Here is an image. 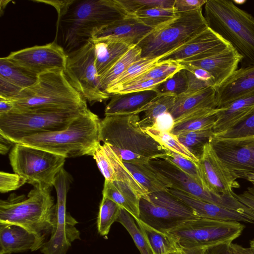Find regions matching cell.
<instances>
[{
  "label": "cell",
  "instance_id": "2",
  "mask_svg": "<svg viewBox=\"0 0 254 254\" xmlns=\"http://www.w3.org/2000/svg\"><path fill=\"white\" fill-rule=\"evenodd\" d=\"M138 114L105 116L100 120V141L108 144L123 163L144 164L166 154L139 124Z\"/></svg>",
  "mask_w": 254,
  "mask_h": 254
},
{
  "label": "cell",
  "instance_id": "28",
  "mask_svg": "<svg viewBox=\"0 0 254 254\" xmlns=\"http://www.w3.org/2000/svg\"><path fill=\"white\" fill-rule=\"evenodd\" d=\"M103 197L108 198L128 212L134 219L139 217V197L127 184L118 181L105 180Z\"/></svg>",
  "mask_w": 254,
  "mask_h": 254
},
{
  "label": "cell",
  "instance_id": "45",
  "mask_svg": "<svg viewBox=\"0 0 254 254\" xmlns=\"http://www.w3.org/2000/svg\"><path fill=\"white\" fill-rule=\"evenodd\" d=\"M164 150L166 154L164 156L166 158L174 163L205 189L201 174L197 165L198 162L196 163L171 150Z\"/></svg>",
  "mask_w": 254,
  "mask_h": 254
},
{
  "label": "cell",
  "instance_id": "44",
  "mask_svg": "<svg viewBox=\"0 0 254 254\" xmlns=\"http://www.w3.org/2000/svg\"><path fill=\"white\" fill-rule=\"evenodd\" d=\"M129 15L137 11L161 7L174 8L175 0H116Z\"/></svg>",
  "mask_w": 254,
  "mask_h": 254
},
{
  "label": "cell",
  "instance_id": "42",
  "mask_svg": "<svg viewBox=\"0 0 254 254\" xmlns=\"http://www.w3.org/2000/svg\"><path fill=\"white\" fill-rule=\"evenodd\" d=\"M188 86L187 70L183 68L160 83L154 90L159 95L171 94L179 96L187 91Z\"/></svg>",
  "mask_w": 254,
  "mask_h": 254
},
{
  "label": "cell",
  "instance_id": "64",
  "mask_svg": "<svg viewBox=\"0 0 254 254\" xmlns=\"http://www.w3.org/2000/svg\"><path fill=\"white\" fill-rule=\"evenodd\" d=\"M167 254H179L178 253V250L177 251H174V252H170Z\"/></svg>",
  "mask_w": 254,
  "mask_h": 254
},
{
  "label": "cell",
  "instance_id": "36",
  "mask_svg": "<svg viewBox=\"0 0 254 254\" xmlns=\"http://www.w3.org/2000/svg\"><path fill=\"white\" fill-rule=\"evenodd\" d=\"M177 97L171 94L158 95L144 111V115L139 121L142 128L145 129L152 127L158 116L170 111L174 105Z\"/></svg>",
  "mask_w": 254,
  "mask_h": 254
},
{
  "label": "cell",
  "instance_id": "58",
  "mask_svg": "<svg viewBox=\"0 0 254 254\" xmlns=\"http://www.w3.org/2000/svg\"><path fill=\"white\" fill-rule=\"evenodd\" d=\"M15 144L0 133V153L1 155L6 154Z\"/></svg>",
  "mask_w": 254,
  "mask_h": 254
},
{
  "label": "cell",
  "instance_id": "31",
  "mask_svg": "<svg viewBox=\"0 0 254 254\" xmlns=\"http://www.w3.org/2000/svg\"><path fill=\"white\" fill-rule=\"evenodd\" d=\"M162 57L150 59L141 58L131 64L123 74L114 80L105 90L112 95L118 93L124 86L159 64Z\"/></svg>",
  "mask_w": 254,
  "mask_h": 254
},
{
  "label": "cell",
  "instance_id": "60",
  "mask_svg": "<svg viewBox=\"0 0 254 254\" xmlns=\"http://www.w3.org/2000/svg\"><path fill=\"white\" fill-rule=\"evenodd\" d=\"M207 247H198L191 249L179 248V254H204Z\"/></svg>",
  "mask_w": 254,
  "mask_h": 254
},
{
  "label": "cell",
  "instance_id": "19",
  "mask_svg": "<svg viewBox=\"0 0 254 254\" xmlns=\"http://www.w3.org/2000/svg\"><path fill=\"white\" fill-rule=\"evenodd\" d=\"M153 29L133 15H128L95 31L91 40L109 39L130 45H137Z\"/></svg>",
  "mask_w": 254,
  "mask_h": 254
},
{
  "label": "cell",
  "instance_id": "25",
  "mask_svg": "<svg viewBox=\"0 0 254 254\" xmlns=\"http://www.w3.org/2000/svg\"><path fill=\"white\" fill-rule=\"evenodd\" d=\"M219 109L213 127L214 134L240 124L254 113V91Z\"/></svg>",
  "mask_w": 254,
  "mask_h": 254
},
{
  "label": "cell",
  "instance_id": "41",
  "mask_svg": "<svg viewBox=\"0 0 254 254\" xmlns=\"http://www.w3.org/2000/svg\"><path fill=\"white\" fill-rule=\"evenodd\" d=\"M121 209V207L115 202L103 196L97 220V230L100 235L108 234L112 225L118 218Z\"/></svg>",
  "mask_w": 254,
  "mask_h": 254
},
{
  "label": "cell",
  "instance_id": "59",
  "mask_svg": "<svg viewBox=\"0 0 254 254\" xmlns=\"http://www.w3.org/2000/svg\"><path fill=\"white\" fill-rule=\"evenodd\" d=\"M13 108V104L10 100L0 97V114L10 112Z\"/></svg>",
  "mask_w": 254,
  "mask_h": 254
},
{
  "label": "cell",
  "instance_id": "1",
  "mask_svg": "<svg viewBox=\"0 0 254 254\" xmlns=\"http://www.w3.org/2000/svg\"><path fill=\"white\" fill-rule=\"evenodd\" d=\"M128 15L116 0H73L58 18V44L67 54L90 41L95 31Z\"/></svg>",
  "mask_w": 254,
  "mask_h": 254
},
{
  "label": "cell",
  "instance_id": "56",
  "mask_svg": "<svg viewBox=\"0 0 254 254\" xmlns=\"http://www.w3.org/2000/svg\"><path fill=\"white\" fill-rule=\"evenodd\" d=\"M73 0H34L35 2H43L54 6L57 11L58 17L60 18L66 11L68 7Z\"/></svg>",
  "mask_w": 254,
  "mask_h": 254
},
{
  "label": "cell",
  "instance_id": "55",
  "mask_svg": "<svg viewBox=\"0 0 254 254\" xmlns=\"http://www.w3.org/2000/svg\"><path fill=\"white\" fill-rule=\"evenodd\" d=\"M231 243H222L208 247L204 254H233L231 247Z\"/></svg>",
  "mask_w": 254,
  "mask_h": 254
},
{
  "label": "cell",
  "instance_id": "54",
  "mask_svg": "<svg viewBox=\"0 0 254 254\" xmlns=\"http://www.w3.org/2000/svg\"><path fill=\"white\" fill-rule=\"evenodd\" d=\"M187 72L188 86L187 90L185 93L193 92L208 87H213L210 83L196 78L191 72L187 70Z\"/></svg>",
  "mask_w": 254,
  "mask_h": 254
},
{
  "label": "cell",
  "instance_id": "9",
  "mask_svg": "<svg viewBox=\"0 0 254 254\" xmlns=\"http://www.w3.org/2000/svg\"><path fill=\"white\" fill-rule=\"evenodd\" d=\"M14 172L34 187L50 190L56 176L64 168L65 158L50 152L15 143L9 154Z\"/></svg>",
  "mask_w": 254,
  "mask_h": 254
},
{
  "label": "cell",
  "instance_id": "33",
  "mask_svg": "<svg viewBox=\"0 0 254 254\" xmlns=\"http://www.w3.org/2000/svg\"><path fill=\"white\" fill-rule=\"evenodd\" d=\"M135 220L154 254H167L178 250L176 242L167 233L155 229L138 219Z\"/></svg>",
  "mask_w": 254,
  "mask_h": 254
},
{
  "label": "cell",
  "instance_id": "57",
  "mask_svg": "<svg viewBox=\"0 0 254 254\" xmlns=\"http://www.w3.org/2000/svg\"><path fill=\"white\" fill-rule=\"evenodd\" d=\"M234 196L242 203L254 210V194L247 190L243 192L234 194Z\"/></svg>",
  "mask_w": 254,
  "mask_h": 254
},
{
  "label": "cell",
  "instance_id": "47",
  "mask_svg": "<svg viewBox=\"0 0 254 254\" xmlns=\"http://www.w3.org/2000/svg\"><path fill=\"white\" fill-rule=\"evenodd\" d=\"M92 156L105 180L109 182L114 181L115 180L114 172L103 145L99 144Z\"/></svg>",
  "mask_w": 254,
  "mask_h": 254
},
{
  "label": "cell",
  "instance_id": "38",
  "mask_svg": "<svg viewBox=\"0 0 254 254\" xmlns=\"http://www.w3.org/2000/svg\"><path fill=\"white\" fill-rule=\"evenodd\" d=\"M116 222L126 229L141 254H154L134 218L128 212L121 208Z\"/></svg>",
  "mask_w": 254,
  "mask_h": 254
},
{
  "label": "cell",
  "instance_id": "62",
  "mask_svg": "<svg viewBox=\"0 0 254 254\" xmlns=\"http://www.w3.org/2000/svg\"><path fill=\"white\" fill-rule=\"evenodd\" d=\"M246 179L251 183H254V173H251L247 175Z\"/></svg>",
  "mask_w": 254,
  "mask_h": 254
},
{
  "label": "cell",
  "instance_id": "16",
  "mask_svg": "<svg viewBox=\"0 0 254 254\" xmlns=\"http://www.w3.org/2000/svg\"><path fill=\"white\" fill-rule=\"evenodd\" d=\"M7 60L39 75L50 70L65 69L67 54L55 41L11 52Z\"/></svg>",
  "mask_w": 254,
  "mask_h": 254
},
{
  "label": "cell",
  "instance_id": "32",
  "mask_svg": "<svg viewBox=\"0 0 254 254\" xmlns=\"http://www.w3.org/2000/svg\"><path fill=\"white\" fill-rule=\"evenodd\" d=\"M102 145L113 169L115 180L127 184L139 197L148 199V191L133 178L120 157L108 144Z\"/></svg>",
  "mask_w": 254,
  "mask_h": 254
},
{
  "label": "cell",
  "instance_id": "63",
  "mask_svg": "<svg viewBox=\"0 0 254 254\" xmlns=\"http://www.w3.org/2000/svg\"><path fill=\"white\" fill-rule=\"evenodd\" d=\"M249 248L251 249V250L252 252V254H254V239L250 240Z\"/></svg>",
  "mask_w": 254,
  "mask_h": 254
},
{
  "label": "cell",
  "instance_id": "48",
  "mask_svg": "<svg viewBox=\"0 0 254 254\" xmlns=\"http://www.w3.org/2000/svg\"><path fill=\"white\" fill-rule=\"evenodd\" d=\"M25 180L16 173H9L4 172H0V191L6 193L17 190L24 184Z\"/></svg>",
  "mask_w": 254,
  "mask_h": 254
},
{
  "label": "cell",
  "instance_id": "18",
  "mask_svg": "<svg viewBox=\"0 0 254 254\" xmlns=\"http://www.w3.org/2000/svg\"><path fill=\"white\" fill-rule=\"evenodd\" d=\"M232 47L208 26L159 62H191L203 59Z\"/></svg>",
  "mask_w": 254,
  "mask_h": 254
},
{
  "label": "cell",
  "instance_id": "10",
  "mask_svg": "<svg viewBox=\"0 0 254 254\" xmlns=\"http://www.w3.org/2000/svg\"><path fill=\"white\" fill-rule=\"evenodd\" d=\"M245 227L239 222L199 217L166 233L179 248L191 249L232 242L241 236Z\"/></svg>",
  "mask_w": 254,
  "mask_h": 254
},
{
  "label": "cell",
  "instance_id": "30",
  "mask_svg": "<svg viewBox=\"0 0 254 254\" xmlns=\"http://www.w3.org/2000/svg\"><path fill=\"white\" fill-rule=\"evenodd\" d=\"M136 181L149 193L166 190L169 183L149 164L124 163Z\"/></svg>",
  "mask_w": 254,
  "mask_h": 254
},
{
  "label": "cell",
  "instance_id": "22",
  "mask_svg": "<svg viewBox=\"0 0 254 254\" xmlns=\"http://www.w3.org/2000/svg\"><path fill=\"white\" fill-rule=\"evenodd\" d=\"M243 57L233 47L211 57L185 62L208 71L213 77L214 89L221 85L238 69Z\"/></svg>",
  "mask_w": 254,
  "mask_h": 254
},
{
  "label": "cell",
  "instance_id": "50",
  "mask_svg": "<svg viewBox=\"0 0 254 254\" xmlns=\"http://www.w3.org/2000/svg\"><path fill=\"white\" fill-rule=\"evenodd\" d=\"M175 125L174 117L169 112H167L158 116L150 128L160 131L171 132Z\"/></svg>",
  "mask_w": 254,
  "mask_h": 254
},
{
  "label": "cell",
  "instance_id": "46",
  "mask_svg": "<svg viewBox=\"0 0 254 254\" xmlns=\"http://www.w3.org/2000/svg\"><path fill=\"white\" fill-rule=\"evenodd\" d=\"M254 135V113L240 124L223 131L214 134L219 138L233 139Z\"/></svg>",
  "mask_w": 254,
  "mask_h": 254
},
{
  "label": "cell",
  "instance_id": "7",
  "mask_svg": "<svg viewBox=\"0 0 254 254\" xmlns=\"http://www.w3.org/2000/svg\"><path fill=\"white\" fill-rule=\"evenodd\" d=\"M10 100L13 109H17L87 107L86 100L70 83L64 70L60 69L39 74L34 85L22 89Z\"/></svg>",
  "mask_w": 254,
  "mask_h": 254
},
{
  "label": "cell",
  "instance_id": "37",
  "mask_svg": "<svg viewBox=\"0 0 254 254\" xmlns=\"http://www.w3.org/2000/svg\"><path fill=\"white\" fill-rule=\"evenodd\" d=\"M179 13L174 8L157 7L137 11L133 16L144 24L155 29L176 18Z\"/></svg>",
  "mask_w": 254,
  "mask_h": 254
},
{
  "label": "cell",
  "instance_id": "24",
  "mask_svg": "<svg viewBox=\"0 0 254 254\" xmlns=\"http://www.w3.org/2000/svg\"><path fill=\"white\" fill-rule=\"evenodd\" d=\"M158 96L153 90L112 94L105 109V115L139 114Z\"/></svg>",
  "mask_w": 254,
  "mask_h": 254
},
{
  "label": "cell",
  "instance_id": "23",
  "mask_svg": "<svg viewBox=\"0 0 254 254\" xmlns=\"http://www.w3.org/2000/svg\"><path fill=\"white\" fill-rule=\"evenodd\" d=\"M167 190L190 207L199 217L254 224L250 218L236 211L204 201L181 190L171 188Z\"/></svg>",
  "mask_w": 254,
  "mask_h": 254
},
{
  "label": "cell",
  "instance_id": "3",
  "mask_svg": "<svg viewBox=\"0 0 254 254\" xmlns=\"http://www.w3.org/2000/svg\"><path fill=\"white\" fill-rule=\"evenodd\" d=\"M100 120L88 109L64 129L31 135L16 143L41 149L64 158L92 156L100 144Z\"/></svg>",
  "mask_w": 254,
  "mask_h": 254
},
{
  "label": "cell",
  "instance_id": "52",
  "mask_svg": "<svg viewBox=\"0 0 254 254\" xmlns=\"http://www.w3.org/2000/svg\"><path fill=\"white\" fill-rule=\"evenodd\" d=\"M22 90L20 87L0 76V97L12 100Z\"/></svg>",
  "mask_w": 254,
  "mask_h": 254
},
{
  "label": "cell",
  "instance_id": "29",
  "mask_svg": "<svg viewBox=\"0 0 254 254\" xmlns=\"http://www.w3.org/2000/svg\"><path fill=\"white\" fill-rule=\"evenodd\" d=\"M219 111V108H206L191 113L176 121L170 133L178 136L190 131L213 128Z\"/></svg>",
  "mask_w": 254,
  "mask_h": 254
},
{
  "label": "cell",
  "instance_id": "15",
  "mask_svg": "<svg viewBox=\"0 0 254 254\" xmlns=\"http://www.w3.org/2000/svg\"><path fill=\"white\" fill-rule=\"evenodd\" d=\"M211 144L223 163L238 179L254 173V135L224 139L214 137Z\"/></svg>",
  "mask_w": 254,
  "mask_h": 254
},
{
  "label": "cell",
  "instance_id": "8",
  "mask_svg": "<svg viewBox=\"0 0 254 254\" xmlns=\"http://www.w3.org/2000/svg\"><path fill=\"white\" fill-rule=\"evenodd\" d=\"M179 13L176 18L154 29L137 45L141 50V58L163 57L208 27L202 8Z\"/></svg>",
  "mask_w": 254,
  "mask_h": 254
},
{
  "label": "cell",
  "instance_id": "49",
  "mask_svg": "<svg viewBox=\"0 0 254 254\" xmlns=\"http://www.w3.org/2000/svg\"><path fill=\"white\" fill-rule=\"evenodd\" d=\"M169 77H167L157 79L148 80L132 84L127 85L124 86L117 93H128L147 90H154L158 85Z\"/></svg>",
  "mask_w": 254,
  "mask_h": 254
},
{
  "label": "cell",
  "instance_id": "20",
  "mask_svg": "<svg viewBox=\"0 0 254 254\" xmlns=\"http://www.w3.org/2000/svg\"><path fill=\"white\" fill-rule=\"evenodd\" d=\"M215 90L217 108L254 91V64L237 69Z\"/></svg>",
  "mask_w": 254,
  "mask_h": 254
},
{
  "label": "cell",
  "instance_id": "21",
  "mask_svg": "<svg viewBox=\"0 0 254 254\" xmlns=\"http://www.w3.org/2000/svg\"><path fill=\"white\" fill-rule=\"evenodd\" d=\"M45 241L25 228L0 223V254H11L41 249Z\"/></svg>",
  "mask_w": 254,
  "mask_h": 254
},
{
  "label": "cell",
  "instance_id": "14",
  "mask_svg": "<svg viewBox=\"0 0 254 254\" xmlns=\"http://www.w3.org/2000/svg\"><path fill=\"white\" fill-rule=\"evenodd\" d=\"M148 163L168 181L170 188L186 192L204 201L240 213L244 209V205L234 195L217 194L205 189L164 155L151 159Z\"/></svg>",
  "mask_w": 254,
  "mask_h": 254
},
{
  "label": "cell",
  "instance_id": "26",
  "mask_svg": "<svg viewBox=\"0 0 254 254\" xmlns=\"http://www.w3.org/2000/svg\"><path fill=\"white\" fill-rule=\"evenodd\" d=\"M206 108H217L215 90L211 86L177 96L174 105L169 112L176 122L191 113Z\"/></svg>",
  "mask_w": 254,
  "mask_h": 254
},
{
  "label": "cell",
  "instance_id": "5",
  "mask_svg": "<svg viewBox=\"0 0 254 254\" xmlns=\"http://www.w3.org/2000/svg\"><path fill=\"white\" fill-rule=\"evenodd\" d=\"M56 205L50 190L38 187L24 195L11 194L0 201V223L22 226L46 240L55 226Z\"/></svg>",
  "mask_w": 254,
  "mask_h": 254
},
{
  "label": "cell",
  "instance_id": "35",
  "mask_svg": "<svg viewBox=\"0 0 254 254\" xmlns=\"http://www.w3.org/2000/svg\"><path fill=\"white\" fill-rule=\"evenodd\" d=\"M141 58V49L137 45L132 47L109 70L99 76L102 90L105 92L108 86L114 80Z\"/></svg>",
  "mask_w": 254,
  "mask_h": 254
},
{
  "label": "cell",
  "instance_id": "11",
  "mask_svg": "<svg viewBox=\"0 0 254 254\" xmlns=\"http://www.w3.org/2000/svg\"><path fill=\"white\" fill-rule=\"evenodd\" d=\"M139 210L138 219L165 233L199 218L190 207L167 190L148 194V199L141 198Z\"/></svg>",
  "mask_w": 254,
  "mask_h": 254
},
{
  "label": "cell",
  "instance_id": "51",
  "mask_svg": "<svg viewBox=\"0 0 254 254\" xmlns=\"http://www.w3.org/2000/svg\"><path fill=\"white\" fill-rule=\"evenodd\" d=\"M207 0H175L174 8L178 12H187L202 8Z\"/></svg>",
  "mask_w": 254,
  "mask_h": 254
},
{
  "label": "cell",
  "instance_id": "53",
  "mask_svg": "<svg viewBox=\"0 0 254 254\" xmlns=\"http://www.w3.org/2000/svg\"><path fill=\"white\" fill-rule=\"evenodd\" d=\"M185 69L191 72L196 78L211 84L214 88L215 83L213 76L206 70L185 62H178Z\"/></svg>",
  "mask_w": 254,
  "mask_h": 254
},
{
  "label": "cell",
  "instance_id": "27",
  "mask_svg": "<svg viewBox=\"0 0 254 254\" xmlns=\"http://www.w3.org/2000/svg\"><path fill=\"white\" fill-rule=\"evenodd\" d=\"M95 54V65L99 76L109 70L132 47L109 39L91 40Z\"/></svg>",
  "mask_w": 254,
  "mask_h": 254
},
{
  "label": "cell",
  "instance_id": "43",
  "mask_svg": "<svg viewBox=\"0 0 254 254\" xmlns=\"http://www.w3.org/2000/svg\"><path fill=\"white\" fill-rule=\"evenodd\" d=\"M183 68H184V66L178 62H160L159 64L144 73L127 85L148 80L171 77Z\"/></svg>",
  "mask_w": 254,
  "mask_h": 254
},
{
  "label": "cell",
  "instance_id": "17",
  "mask_svg": "<svg viewBox=\"0 0 254 254\" xmlns=\"http://www.w3.org/2000/svg\"><path fill=\"white\" fill-rule=\"evenodd\" d=\"M205 189L219 194L234 195L240 187L238 177L223 163L210 142L207 143L197 163Z\"/></svg>",
  "mask_w": 254,
  "mask_h": 254
},
{
  "label": "cell",
  "instance_id": "6",
  "mask_svg": "<svg viewBox=\"0 0 254 254\" xmlns=\"http://www.w3.org/2000/svg\"><path fill=\"white\" fill-rule=\"evenodd\" d=\"M88 107L13 109L0 114V133L14 142L31 135L66 128Z\"/></svg>",
  "mask_w": 254,
  "mask_h": 254
},
{
  "label": "cell",
  "instance_id": "40",
  "mask_svg": "<svg viewBox=\"0 0 254 254\" xmlns=\"http://www.w3.org/2000/svg\"><path fill=\"white\" fill-rule=\"evenodd\" d=\"M213 128L190 131L177 136L179 141L198 159L205 145L214 135Z\"/></svg>",
  "mask_w": 254,
  "mask_h": 254
},
{
  "label": "cell",
  "instance_id": "34",
  "mask_svg": "<svg viewBox=\"0 0 254 254\" xmlns=\"http://www.w3.org/2000/svg\"><path fill=\"white\" fill-rule=\"evenodd\" d=\"M38 76L5 57L0 59V76L22 89L34 85L37 80Z\"/></svg>",
  "mask_w": 254,
  "mask_h": 254
},
{
  "label": "cell",
  "instance_id": "61",
  "mask_svg": "<svg viewBox=\"0 0 254 254\" xmlns=\"http://www.w3.org/2000/svg\"><path fill=\"white\" fill-rule=\"evenodd\" d=\"M231 247L233 254H253L250 248L244 247L239 244L231 243Z\"/></svg>",
  "mask_w": 254,
  "mask_h": 254
},
{
  "label": "cell",
  "instance_id": "39",
  "mask_svg": "<svg viewBox=\"0 0 254 254\" xmlns=\"http://www.w3.org/2000/svg\"><path fill=\"white\" fill-rule=\"evenodd\" d=\"M155 140L164 150H169L196 163L199 159L193 155L178 140L177 136L168 132H162L148 128L143 129Z\"/></svg>",
  "mask_w": 254,
  "mask_h": 254
},
{
  "label": "cell",
  "instance_id": "13",
  "mask_svg": "<svg viewBox=\"0 0 254 254\" xmlns=\"http://www.w3.org/2000/svg\"><path fill=\"white\" fill-rule=\"evenodd\" d=\"M71 177L63 168L57 174L54 187L57 194L55 226L50 237L40 249L43 254H66L74 241L80 239L75 226L78 221L66 211V196Z\"/></svg>",
  "mask_w": 254,
  "mask_h": 254
},
{
  "label": "cell",
  "instance_id": "12",
  "mask_svg": "<svg viewBox=\"0 0 254 254\" xmlns=\"http://www.w3.org/2000/svg\"><path fill=\"white\" fill-rule=\"evenodd\" d=\"M64 72L71 85L91 104L110 98L111 95L103 91L101 87L92 41L67 54Z\"/></svg>",
  "mask_w": 254,
  "mask_h": 254
},
{
  "label": "cell",
  "instance_id": "4",
  "mask_svg": "<svg viewBox=\"0 0 254 254\" xmlns=\"http://www.w3.org/2000/svg\"><path fill=\"white\" fill-rule=\"evenodd\" d=\"M208 26L243 57L244 66L254 64V16L230 0H207L204 15Z\"/></svg>",
  "mask_w": 254,
  "mask_h": 254
}]
</instances>
